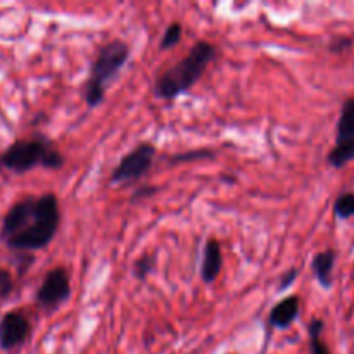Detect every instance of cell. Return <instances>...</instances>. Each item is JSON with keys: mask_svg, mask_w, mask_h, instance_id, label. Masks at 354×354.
Here are the masks:
<instances>
[{"mask_svg": "<svg viewBox=\"0 0 354 354\" xmlns=\"http://www.w3.org/2000/svg\"><path fill=\"white\" fill-rule=\"evenodd\" d=\"M69 297H71V279L62 266H55L47 272L35 294L37 306L45 311L57 310Z\"/></svg>", "mask_w": 354, "mask_h": 354, "instance_id": "cell-6", "label": "cell"}, {"mask_svg": "<svg viewBox=\"0 0 354 354\" xmlns=\"http://www.w3.org/2000/svg\"><path fill=\"white\" fill-rule=\"evenodd\" d=\"M335 135H337V142L354 138V97H349L342 104L341 116H339L337 128H335Z\"/></svg>", "mask_w": 354, "mask_h": 354, "instance_id": "cell-11", "label": "cell"}, {"mask_svg": "<svg viewBox=\"0 0 354 354\" xmlns=\"http://www.w3.org/2000/svg\"><path fill=\"white\" fill-rule=\"evenodd\" d=\"M325 328V322L322 318H313L308 325V335H310V354H330V349L322 339V332Z\"/></svg>", "mask_w": 354, "mask_h": 354, "instance_id": "cell-13", "label": "cell"}, {"mask_svg": "<svg viewBox=\"0 0 354 354\" xmlns=\"http://www.w3.org/2000/svg\"><path fill=\"white\" fill-rule=\"evenodd\" d=\"M216 158V152L213 149H192V151L185 152H176V154H171L166 158L169 166L180 165V162H190V161H201V159H214Z\"/></svg>", "mask_w": 354, "mask_h": 354, "instance_id": "cell-14", "label": "cell"}, {"mask_svg": "<svg viewBox=\"0 0 354 354\" xmlns=\"http://www.w3.org/2000/svg\"><path fill=\"white\" fill-rule=\"evenodd\" d=\"M61 225V209L55 194L26 196L14 203L0 225V241L10 251L33 252L45 249Z\"/></svg>", "mask_w": 354, "mask_h": 354, "instance_id": "cell-1", "label": "cell"}, {"mask_svg": "<svg viewBox=\"0 0 354 354\" xmlns=\"http://www.w3.org/2000/svg\"><path fill=\"white\" fill-rule=\"evenodd\" d=\"M354 159V138H349V140L337 142L335 147L328 152L327 162L335 169H341L342 166L348 165L349 161Z\"/></svg>", "mask_w": 354, "mask_h": 354, "instance_id": "cell-12", "label": "cell"}, {"mask_svg": "<svg viewBox=\"0 0 354 354\" xmlns=\"http://www.w3.org/2000/svg\"><path fill=\"white\" fill-rule=\"evenodd\" d=\"M218 57V48L211 41L199 40L194 44L185 59L162 71L152 85L156 99L173 100L189 92L204 76L211 62Z\"/></svg>", "mask_w": 354, "mask_h": 354, "instance_id": "cell-2", "label": "cell"}, {"mask_svg": "<svg viewBox=\"0 0 354 354\" xmlns=\"http://www.w3.org/2000/svg\"><path fill=\"white\" fill-rule=\"evenodd\" d=\"M156 192H158V187H154V185H144V187H138V189L135 190V192H133V196H131V203H135V201L145 199V197L154 196Z\"/></svg>", "mask_w": 354, "mask_h": 354, "instance_id": "cell-21", "label": "cell"}, {"mask_svg": "<svg viewBox=\"0 0 354 354\" xmlns=\"http://www.w3.org/2000/svg\"><path fill=\"white\" fill-rule=\"evenodd\" d=\"M31 335V324L21 311H9L0 318V349L14 351Z\"/></svg>", "mask_w": 354, "mask_h": 354, "instance_id": "cell-7", "label": "cell"}, {"mask_svg": "<svg viewBox=\"0 0 354 354\" xmlns=\"http://www.w3.org/2000/svg\"><path fill=\"white\" fill-rule=\"evenodd\" d=\"M130 59V45L123 40L107 41L97 54L88 80L83 85V99L88 107H99L106 99L107 85L123 71Z\"/></svg>", "mask_w": 354, "mask_h": 354, "instance_id": "cell-4", "label": "cell"}, {"mask_svg": "<svg viewBox=\"0 0 354 354\" xmlns=\"http://www.w3.org/2000/svg\"><path fill=\"white\" fill-rule=\"evenodd\" d=\"M353 38L351 37H335L332 38L330 44H328V50L334 52V54H342L348 48L353 47Z\"/></svg>", "mask_w": 354, "mask_h": 354, "instance_id": "cell-20", "label": "cell"}, {"mask_svg": "<svg viewBox=\"0 0 354 354\" xmlns=\"http://www.w3.org/2000/svg\"><path fill=\"white\" fill-rule=\"evenodd\" d=\"M14 292L12 273L6 268H0V299H7Z\"/></svg>", "mask_w": 354, "mask_h": 354, "instance_id": "cell-18", "label": "cell"}, {"mask_svg": "<svg viewBox=\"0 0 354 354\" xmlns=\"http://www.w3.org/2000/svg\"><path fill=\"white\" fill-rule=\"evenodd\" d=\"M156 266V258L151 254H145L142 258H138L137 261L133 263V277L138 280V282H144L147 280V277L154 272Z\"/></svg>", "mask_w": 354, "mask_h": 354, "instance_id": "cell-17", "label": "cell"}, {"mask_svg": "<svg viewBox=\"0 0 354 354\" xmlns=\"http://www.w3.org/2000/svg\"><path fill=\"white\" fill-rule=\"evenodd\" d=\"M183 38V26L180 23H171L166 28L165 35H162L161 41H159V48L161 50H169V48L176 47Z\"/></svg>", "mask_w": 354, "mask_h": 354, "instance_id": "cell-16", "label": "cell"}, {"mask_svg": "<svg viewBox=\"0 0 354 354\" xmlns=\"http://www.w3.org/2000/svg\"><path fill=\"white\" fill-rule=\"evenodd\" d=\"M297 277H299V268H296V266L289 268L286 273H283L282 277H280L279 286H277V290H279V292H283V290H289L290 287H292L294 283H296Z\"/></svg>", "mask_w": 354, "mask_h": 354, "instance_id": "cell-19", "label": "cell"}, {"mask_svg": "<svg viewBox=\"0 0 354 354\" xmlns=\"http://www.w3.org/2000/svg\"><path fill=\"white\" fill-rule=\"evenodd\" d=\"M335 254L334 249H325V251L317 252L313 256V261H311V270H313V275L317 279V282L320 283L324 289H330L334 286V266H335Z\"/></svg>", "mask_w": 354, "mask_h": 354, "instance_id": "cell-10", "label": "cell"}, {"mask_svg": "<svg viewBox=\"0 0 354 354\" xmlns=\"http://www.w3.org/2000/svg\"><path fill=\"white\" fill-rule=\"evenodd\" d=\"M301 313V299L299 296H290L283 297L282 301L275 304V306L270 310L268 322L270 327L277 328V330H287L294 325V322L299 318Z\"/></svg>", "mask_w": 354, "mask_h": 354, "instance_id": "cell-8", "label": "cell"}, {"mask_svg": "<svg viewBox=\"0 0 354 354\" xmlns=\"http://www.w3.org/2000/svg\"><path fill=\"white\" fill-rule=\"evenodd\" d=\"M223 268V251L216 239H209L204 244L203 261H201V279L204 283H213Z\"/></svg>", "mask_w": 354, "mask_h": 354, "instance_id": "cell-9", "label": "cell"}, {"mask_svg": "<svg viewBox=\"0 0 354 354\" xmlns=\"http://www.w3.org/2000/svg\"><path fill=\"white\" fill-rule=\"evenodd\" d=\"M0 166L12 173H26L37 166L61 169L64 166V156L57 151L50 138L37 133L31 138H19L12 142L0 154Z\"/></svg>", "mask_w": 354, "mask_h": 354, "instance_id": "cell-3", "label": "cell"}, {"mask_svg": "<svg viewBox=\"0 0 354 354\" xmlns=\"http://www.w3.org/2000/svg\"><path fill=\"white\" fill-rule=\"evenodd\" d=\"M156 145L151 142H142L137 147L131 149L127 156L121 158L116 168L113 169L109 176V182L113 185H128L142 176L147 175L152 169L156 159Z\"/></svg>", "mask_w": 354, "mask_h": 354, "instance_id": "cell-5", "label": "cell"}, {"mask_svg": "<svg viewBox=\"0 0 354 354\" xmlns=\"http://www.w3.org/2000/svg\"><path fill=\"white\" fill-rule=\"evenodd\" d=\"M334 214L339 220L354 218V192H342L334 203Z\"/></svg>", "mask_w": 354, "mask_h": 354, "instance_id": "cell-15", "label": "cell"}]
</instances>
